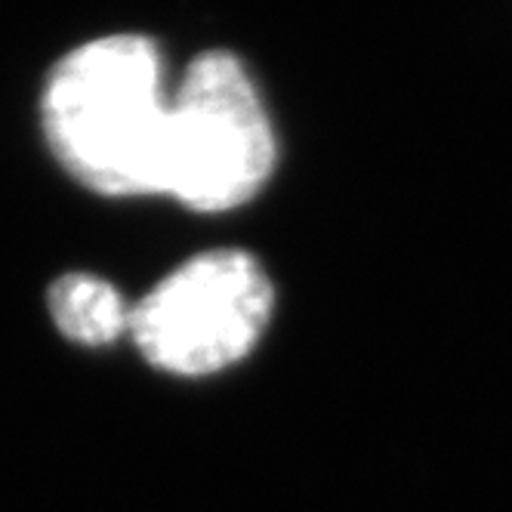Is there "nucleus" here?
<instances>
[{"mask_svg":"<svg viewBox=\"0 0 512 512\" xmlns=\"http://www.w3.org/2000/svg\"><path fill=\"white\" fill-rule=\"evenodd\" d=\"M167 118L161 50L139 34L71 50L41 96L56 161L90 192L112 198L161 195Z\"/></svg>","mask_w":512,"mask_h":512,"instance_id":"f257e3e1","label":"nucleus"},{"mask_svg":"<svg viewBox=\"0 0 512 512\" xmlns=\"http://www.w3.org/2000/svg\"><path fill=\"white\" fill-rule=\"evenodd\" d=\"M275 158L272 121L247 68L223 50L201 53L170 96L161 195L223 213L266 186Z\"/></svg>","mask_w":512,"mask_h":512,"instance_id":"f03ea898","label":"nucleus"},{"mask_svg":"<svg viewBox=\"0 0 512 512\" xmlns=\"http://www.w3.org/2000/svg\"><path fill=\"white\" fill-rule=\"evenodd\" d=\"M272 303V281L250 253L210 250L182 263L133 306L130 334L155 368L204 377L253 352Z\"/></svg>","mask_w":512,"mask_h":512,"instance_id":"7ed1b4c3","label":"nucleus"},{"mask_svg":"<svg viewBox=\"0 0 512 512\" xmlns=\"http://www.w3.org/2000/svg\"><path fill=\"white\" fill-rule=\"evenodd\" d=\"M50 315L62 337L81 346H108L130 331L133 309L118 290L87 272H71L50 287Z\"/></svg>","mask_w":512,"mask_h":512,"instance_id":"20e7f679","label":"nucleus"}]
</instances>
